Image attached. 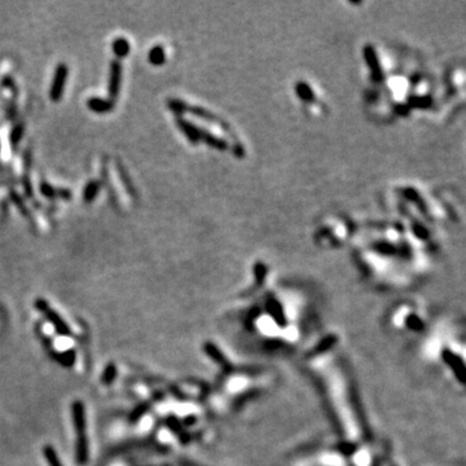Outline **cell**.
Instances as JSON below:
<instances>
[{"instance_id":"6da1fadb","label":"cell","mask_w":466,"mask_h":466,"mask_svg":"<svg viewBox=\"0 0 466 466\" xmlns=\"http://www.w3.org/2000/svg\"><path fill=\"white\" fill-rule=\"evenodd\" d=\"M309 369L323 385L326 400L346 441L363 448V426L354 403L352 389L333 350H319L309 357Z\"/></svg>"},{"instance_id":"7a4b0ae2","label":"cell","mask_w":466,"mask_h":466,"mask_svg":"<svg viewBox=\"0 0 466 466\" xmlns=\"http://www.w3.org/2000/svg\"><path fill=\"white\" fill-rule=\"evenodd\" d=\"M295 466H352V463L350 455L337 449L324 448L299 457Z\"/></svg>"},{"instance_id":"3957f363","label":"cell","mask_w":466,"mask_h":466,"mask_svg":"<svg viewBox=\"0 0 466 466\" xmlns=\"http://www.w3.org/2000/svg\"><path fill=\"white\" fill-rule=\"evenodd\" d=\"M71 413H73V421L76 431V461L81 465L87 462L88 458V443L86 436V416L85 405L82 402H74L71 405Z\"/></svg>"},{"instance_id":"277c9868","label":"cell","mask_w":466,"mask_h":466,"mask_svg":"<svg viewBox=\"0 0 466 466\" xmlns=\"http://www.w3.org/2000/svg\"><path fill=\"white\" fill-rule=\"evenodd\" d=\"M35 307L44 315L48 320L51 321V324L55 326V329H56V331L59 334L65 335V337H70L71 331L70 329H69V326L64 323V320L57 315V312L55 311V309H52L44 299L38 298L37 301H35Z\"/></svg>"},{"instance_id":"5b68a950","label":"cell","mask_w":466,"mask_h":466,"mask_svg":"<svg viewBox=\"0 0 466 466\" xmlns=\"http://www.w3.org/2000/svg\"><path fill=\"white\" fill-rule=\"evenodd\" d=\"M68 66L65 64H60L55 71L54 81H52L51 90H49V97L54 101H59L60 98L64 95L65 85H66V79H68Z\"/></svg>"},{"instance_id":"8992f818","label":"cell","mask_w":466,"mask_h":466,"mask_svg":"<svg viewBox=\"0 0 466 466\" xmlns=\"http://www.w3.org/2000/svg\"><path fill=\"white\" fill-rule=\"evenodd\" d=\"M122 79V66L118 61H113L110 64V76H109V96L110 100H115L118 97L119 88H121Z\"/></svg>"},{"instance_id":"52a82bcc","label":"cell","mask_w":466,"mask_h":466,"mask_svg":"<svg viewBox=\"0 0 466 466\" xmlns=\"http://www.w3.org/2000/svg\"><path fill=\"white\" fill-rule=\"evenodd\" d=\"M443 357L447 361V364L455 371V374L457 376V378L460 379L461 382H466V367L462 364V361H461L457 356L451 354L449 351H444Z\"/></svg>"},{"instance_id":"ba28073f","label":"cell","mask_w":466,"mask_h":466,"mask_svg":"<svg viewBox=\"0 0 466 466\" xmlns=\"http://www.w3.org/2000/svg\"><path fill=\"white\" fill-rule=\"evenodd\" d=\"M87 107L92 112L104 114V113L112 112L114 109V101L101 97H90L87 100Z\"/></svg>"},{"instance_id":"9c48e42d","label":"cell","mask_w":466,"mask_h":466,"mask_svg":"<svg viewBox=\"0 0 466 466\" xmlns=\"http://www.w3.org/2000/svg\"><path fill=\"white\" fill-rule=\"evenodd\" d=\"M112 49L113 54L118 57V59H124V57L128 56L131 47H130V43L126 38H117V39L112 43Z\"/></svg>"},{"instance_id":"30bf717a","label":"cell","mask_w":466,"mask_h":466,"mask_svg":"<svg viewBox=\"0 0 466 466\" xmlns=\"http://www.w3.org/2000/svg\"><path fill=\"white\" fill-rule=\"evenodd\" d=\"M407 105L408 108H415V109H427L432 105V98L430 96H410Z\"/></svg>"},{"instance_id":"8fae6325","label":"cell","mask_w":466,"mask_h":466,"mask_svg":"<svg viewBox=\"0 0 466 466\" xmlns=\"http://www.w3.org/2000/svg\"><path fill=\"white\" fill-rule=\"evenodd\" d=\"M40 192H42L43 196H45L47 198H54V197L60 196L61 198L65 199H70L71 193L69 191H57V189L52 188L49 184L47 183H40Z\"/></svg>"},{"instance_id":"7c38bea8","label":"cell","mask_w":466,"mask_h":466,"mask_svg":"<svg viewBox=\"0 0 466 466\" xmlns=\"http://www.w3.org/2000/svg\"><path fill=\"white\" fill-rule=\"evenodd\" d=\"M98 191H100V183L96 182V180H92V182L88 183L85 188V192H83V199H85V202H93L96 196H97Z\"/></svg>"},{"instance_id":"4fadbf2b","label":"cell","mask_w":466,"mask_h":466,"mask_svg":"<svg viewBox=\"0 0 466 466\" xmlns=\"http://www.w3.org/2000/svg\"><path fill=\"white\" fill-rule=\"evenodd\" d=\"M403 193H404L405 198L409 199L410 202L416 203V205L419 206L420 210L424 211V213H426V203L422 201V198H421V196L419 194V192L415 191V189H412V188H407V189H404Z\"/></svg>"},{"instance_id":"5bb4252c","label":"cell","mask_w":466,"mask_h":466,"mask_svg":"<svg viewBox=\"0 0 466 466\" xmlns=\"http://www.w3.org/2000/svg\"><path fill=\"white\" fill-rule=\"evenodd\" d=\"M165 49L161 45H156L149 52V61L153 65H162L165 61Z\"/></svg>"},{"instance_id":"9a60e30c","label":"cell","mask_w":466,"mask_h":466,"mask_svg":"<svg viewBox=\"0 0 466 466\" xmlns=\"http://www.w3.org/2000/svg\"><path fill=\"white\" fill-rule=\"evenodd\" d=\"M43 453H44V457L49 466H62L61 462H60L56 451H55L51 446H45L44 448H43Z\"/></svg>"},{"instance_id":"2e32d148","label":"cell","mask_w":466,"mask_h":466,"mask_svg":"<svg viewBox=\"0 0 466 466\" xmlns=\"http://www.w3.org/2000/svg\"><path fill=\"white\" fill-rule=\"evenodd\" d=\"M412 230H413V233H415L416 236L419 237L420 240H424V241H426V240H429V237H430L429 230H427L426 228L424 227V225L420 224V223H417V222L413 223Z\"/></svg>"},{"instance_id":"e0dca14e","label":"cell","mask_w":466,"mask_h":466,"mask_svg":"<svg viewBox=\"0 0 466 466\" xmlns=\"http://www.w3.org/2000/svg\"><path fill=\"white\" fill-rule=\"evenodd\" d=\"M115 373H117V369H115L114 365H113V364L108 365V368L105 369L104 376H102V382H104V383H107V385H109L110 382H112L113 379L115 378Z\"/></svg>"},{"instance_id":"ac0fdd59","label":"cell","mask_w":466,"mask_h":466,"mask_svg":"<svg viewBox=\"0 0 466 466\" xmlns=\"http://www.w3.org/2000/svg\"><path fill=\"white\" fill-rule=\"evenodd\" d=\"M22 134H23L22 126L14 127L13 131H12V135H11V140H12V143H13V145H17L18 141L22 139Z\"/></svg>"}]
</instances>
